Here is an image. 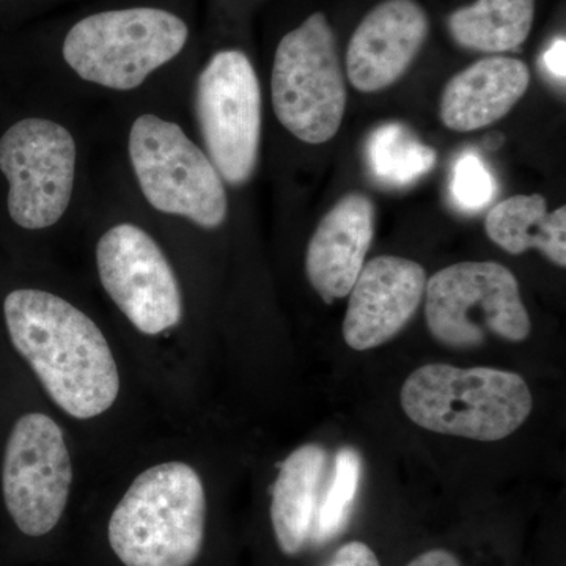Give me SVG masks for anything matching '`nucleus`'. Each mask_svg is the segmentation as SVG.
<instances>
[{
    "label": "nucleus",
    "instance_id": "f257e3e1",
    "mask_svg": "<svg viewBox=\"0 0 566 566\" xmlns=\"http://www.w3.org/2000/svg\"><path fill=\"white\" fill-rule=\"evenodd\" d=\"M11 344L54 403L74 419L109 411L120 375L106 337L91 316L41 290H14L3 301Z\"/></svg>",
    "mask_w": 566,
    "mask_h": 566
},
{
    "label": "nucleus",
    "instance_id": "f03ea898",
    "mask_svg": "<svg viewBox=\"0 0 566 566\" xmlns=\"http://www.w3.org/2000/svg\"><path fill=\"white\" fill-rule=\"evenodd\" d=\"M207 497L192 465H151L112 512L109 545L125 566H192L202 553Z\"/></svg>",
    "mask_w": 566,
    "mask_h": 566
},
{
    "label": "nucleus",
    "instance_id": "7ed1b4c3",
    "mask_svg": "<svg viewBox=\"0 0 566 566\" xmlns=\"http://www.w3.org/2000/svg\"><path fill=\"white\" fill-rule=\"evenodd\" d=\"M405 415L423 430L494 442L523 427L534 398L523 376L491 367L428 364L406 378Z\"/></svg>",
    "mask_w": 566,
    "mask_h": 566
},
{
    "label": "nucleus",
    "instance_id": "20e7f679",
    "mask_svg": "<svg viewBox=\"0 0 566 566\" xmlns=\"http://www.w3.org/2000/svg\"><path fill=\"white\" fill-rule=\"evenodd\" d=\"M189 29L161 9L102 11L74 24L63 59L81 80L112 91H134L185 48Z\"/></svg>",
    "mask_w": 566,
    "mask_h": 566
},
{
    "label": "nucleus",
    "instance_id": "39448f33",
    "mask_svg": "<svg viewBox=\"0 0 566 566\" xmlns=\"http://www.w3.org/2000/svg\"><path fill=\"white\" fill-rule=\"evenodd\" d=\"M424 316L436 340L455 349L479 348L490 335L517 344L532 331L520 283L497 262H461L431 275Z\"/></svg>",
    "mask_w": 566,
    "mask_h": 566
},
{
    "label": "nucleus",
    "instance_id": "423d86ee",
    "mask_svg": "<svg viewBox=\"0 0 566 566\" xmlns=\"http://www.w3.org/2000/svg\"><path fill=\"white\" fill-rule=\"evenodd\" d=\"M271 95L283 128L305 144H324L340 129L346 109L345 76L337 40L322 11L279 43Z\"/></svg>",
    "mask_w": 566,
    "mask_h": 566
},
{
    "label": "nucleus",
    "instance_id": "0eeeda50",
    "mask_svg": "<svg viewBox=\"0 0 566 566\" xmlns=\"http://www.w3.org/2000/svg\"><path fill=\"white\" fill-rule=\"evenodd\" d=\"M129 158L145 199L166 214L218 229L229 212L221 175L172 122L140 115L129 133Z\"/></svg>",
    "mask_w": 566,
    "mask_h": 566
},
{
    "label": "nucleus",
    "instance_id": "6e6552de",
    "mask_svg": "<svg viewBox=\"0 0 566 566\" xmlns=\"http://www.w3.org/2000/svg\"><path fill=\"white\" fill-rule=\"evenodd\" d=\"M196 114L208 158L222 180H251L262 136V91L248 55H212L197 82Z\"/></svg>",
    "mask_w": 566,
    "mask_h": 566
},
{
    "label": "nucleus",
    "instance_id": "1a4fd4ad",
    "mask_svg": "<svg viewBox=\"0 0 566 566\" xmlns=\"http://www.w3.org/2000/svg\"><path fill=\"white\" fill-rule=\"evenodd\" d=\"M76 142L44 118L14 123L0 137V170L10 185L9 212L17 226L41 230L61 221L73 196Z\"/></svg>",
    "mask_w": 566,
    "mask_h": 566
},
{
    "label": "nucleus",
    "instance_id": "9d476101",
    "mask_svg": "<svg viewBox=\"0 0 566 566\" xmlns=\"http://www.w3.org/2000/svg\"><path fill=\"white\" fill-rule=\"evenodd\" d=\"M73 464L65 436L50 416L31 412L14 423L2 464V493L22 534L54 531L69 504Z\"/></svg>",
    "mask_w": 566,
    "mask_h": 566
},
{
    "label": "nucleus",
    "instance_id": "9b49d317",
    "mask_svg": "<svg viewBox=\"0 0 566 566\" xmlns=\"http://www.w3.org/2000/svg\"><path fill=\"white\" fill-rule=\"evenodd\" d=\"M99 281L122 314L145 335H159L181 322L180 283L150 234L120 223L96 245Z\"/></svg>",
    "mask_w": 566,
    "mask_h": 566
},
{
    "label": "nucleus",
    "instance_id": "f8f14e48",
    "mask_svg": "<svg viewBox=\"0 0 566 566\" xmlns=\"http://www.w3.org/2000/svg\"><path fill=\"white\" fill-rule=\"evenodd\" d=\"M427 281L422 264L401 256H376L364 264L349 292L346 345L368 352L394 338L416 315Z\"/></svg>",
    "mask_w": 566,
    "mask_h": 566
},
{
    "label": "nucleus",
    "instance_id": "ddd939ff",
    "mask_svg": "<svg viewBox=\"0 0 566 566\" xmlns=\"http://www.w3.org/2000/svg\"><path fill=\"white\" fill-rule=\"evenodd\" d=\"M430 32L427 11L416 0H385L360 21L346 51V74L356 91L394 85L422 51Z\"/></svg>",
    "mask_w": 566,
    "mask_h": 566
},
{
    "label": "nucleus",
    "instance_id": "4468645a",
    "mask_svg": "<svg viewBox=\"0 0 566 566\" xmlns=\"http://www.w3.org/2000/svg\"><path fill=\"white\" fill-rule=\"evenodd\" d=\"M374 233V202L360 192L342 197L316 227L305 253V273L327 304L352 292Z\"/></svg>",
    "mask_w": 566,
    "mask_h": 566
},
{
    "label": "nucleus",
    "instance_id": "2eb2a0df",
    "mask_svg": "<svg viewBox=\"0 0 566 566\" xmlns=\"http://www.w3.org/2000/svg\"><path fill=\"white\" fill-rule=\"evenodd\" d=\"M531 71L520 59L493 55L447 82L441 118L447 128L471 133L504 118L526 95Z\"/></svg>",
    "mask_w": 566,
    "mask_h": 566
},
{
    "label": "nucleus",
    "instance_id": "dca6fc26",
    "mask_svg": "<svg viewBox=\"0 0 566 566\" xmlns=\"http://www.w3.org/2000/svg\"><path fill=\"white\" fill-rule=\"evenodd\" d=\"M326 465V450L318 444L301 446L281 464L273 486L271 523L286 556L300 554L311 539Z\"/></svg>",
    "mask_w": 566,
    "mask_h": 566
},
{
    "label": "nucleus",
    "instance_id": "f3484780",
    "mask_svg": "<svg viewBox=\"0 0 566 566\" xmlns=\"http://www.w3.org/2000/svg\"><path fill=\"white\" fill-rule=\"evenodd\" d=\"M485 230L490 240L512 255L536 249L557 266H566V208L547 211L539 193L502 200L488 212Z\"/></svg>",
    "mask_w": 566,
    "mask_h": 566
},
{
    "label": "nucleus",
    "instance_id": "a211bd4d",
    "mask_svg": "<svg viewBox=\"0 0 566 566\" xmlns=\"http://www.w3.org/2000/svg\"><path fill=\"white\" fill-rule=\"evenodd\" d=\"M535 18V0H476L447 20L452 39L465 50L499 54L526 43Z\"/></svg>",
    "mask_w": 566,
    "mask_h": 566
},
{
    "label": "nucleus",
    "instance_id": "6ab92c4d",
    "mask_svg": "<svg viewBox=\"0 0 566 566\" xmlns=\"http://www.w3.org/2000/svg\"><path fill=\"white\" fill-rule=\"evenodd\" d=\"M365 153L371 175L390 188L411 186L436 166L434 148L424 145L405 123H382L368 137Z\"/></svg>",
    "mask_w": 566,
    "mask_h": 566
},
{
    "label": "nucleus",
    "instance_id": "aec40b11",
    "mask_svg": "<svg viewBox=\"0 0 566 566\" xmlns=\"http://www.w3.org/2000/svg\"><path fill=\"white\" fill-rule=\"evenodd\" d=\"M363 479V460L357 450L344 447L335 455L334 474L326 494L316 510L311 539L324 545L344 532L352 516Z\"/></svg>",
    "mask_w": 566,
    "mask_h": 566
},
{
    "label": "nucleus",
    "instance_id": "412c9836",
    "mask_svg": "<svg viewBox=\"0 0 566 566\" xmlns=\"http://www.w3.org/2000/svg\"><path fill=\"white\" fill-rule=\"evenodd\" d=\"M452 193L458 207L465 211H479L493 202L495 181L474 151H465L453 167Z\"/></svg>",
    "mask_w": 566,
    "mask_h": 566
},
{
    "label": "nucleus",
    "instance_id": "4be33fe9",
    "mask_svg": "<svg viewBox=\"0 0 566 566\" xmlns=\"http://www.w3.org/2000/svg\"><path fill=\"white\" fill-rule=\"evenodd\" d=\"M326 566H381L374 551L363 542H352L344 545Z\"/></svg>",
    "mask_w": 566,
    "mask_h": 566
},
{
    "label": "nucleus",
    "instance_id": "5701e85b",
    "mask_svg": "<svg viewBox=\"0 0 566 566\" xmlns=\"http://www.w3.org/2000/svg\"><path fill=\"white\" fill-rule=\"evenodd\" d=\"M543 63L546 70L549 71L551 76L556 77L558 81H565L566 77V40L556 39L549 48H547L545 55H543Z\"/></svg>",
    "mask_w": 566,
    "mask_h": 566
},
{
    "label": "nucleus",
    "instance_id": "b1692460",
    "mask_svg": "<svg viewBox=\"0 0 566 566\" xmlns=\"http://www.w3.org/2000/svg\"><path fill=\"white\" fill-rule=\"evenodd\" d=\"M408 566H461V564L449 551L431 549L417 556Z\"/></svg>",
    "mask_w": 566,
    "mask_h": 566
},
{
    "label": "nucleus",
    "instance_id": "393cba45",
    "mask_svg": "<svg viewBox=\"0 0 566 566\" xmlns=\"http://www.w3.org/2000/svg\"><path fill=\"white\" fill-rule=\"evenodd\" d=\"M504 134L493 133L490 134V136H486L485 145L486 148H490V150H497V148L501 147V145L504 144Z\"/></svg>",
    "mask_w": 566,
    "mask_h": 566
}]
</instances>
